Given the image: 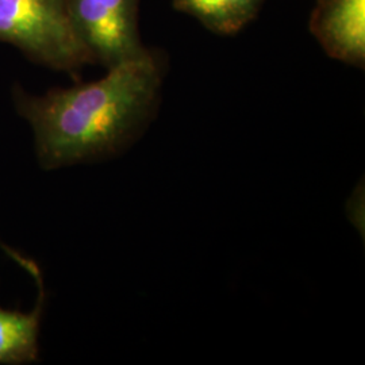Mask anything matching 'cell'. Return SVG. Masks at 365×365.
Listing matches in <instances>:
<instances>
[{"label": "cell", "mask_w": 365, "mask_h": 365, "mask_svg": "<svg viewBox=\"0 0 365 365\" xmlns=\"http://www.w3.org/2000/svg\"><path fill=\"white\" fill-rule=\"evenodd\" d=\"M11 255L36 279L38 298L30 313L0 307V364H27L38 359L39 324L46 295L37 264L14 252Z\"/></svg>", "instance_id": "obj_5"}, {"label": "cell", "mask_w": 365, "mask_h": 365, "mask_svg": "<svg viewBox=\"0 0 365 365\" xmlns=\"http://www.w3.org/2000/svg\"><path fill=\"white\" fill-rule=\"evenodd\" d=\"M165 66L144 52L107 68L102 78L42 96L16 91L18 111L31 125L43 170L122 155L156 117Z\"/></svg>", "instance_id": "obj_1"}, {"label": "cell", "mask_w": 365, "mask_h": 365, "mask_svg": "<svg viewBox=\"0 0 365 365\" xmlns=\"http://www.w3.org/2000/svg\"><path fill=\"white\" fill-rule=\"evenodd\" d=\"M310 27L330 57L364 66L365 0H318Z\"/></svg>", "instance_id": "obj_4"}, {"label": "cell", "mask_w": 365, "mask_h": 365, "mask_svg": "<svg viewBox=\"0 0 365 365\" xmlns=\"http://www.w3.org/2000/svg\"><path fill=\"white\" fill-rule=\"evenodd\" d=\"M78 38L96 63L117 66L144 52L137 0H68Z\"/></svg>", "instance_id": "obj_3"}, {"label": "cell", "mask_w": 365, "mask_h": 365, "mask_svg": "<svg viewBox=\"0 0 365 365\" xmlns=\"http://www.w3.org/2000/svg\"><path fill=\"white\" fill-rule=\"evenodd\" d=\"M0 39L53 69L95 63L73 27L68 0H0Z\"/></svg>", "instance_id": "obj_2"}, {"label": "cell", "mask_w": 365, "mask_h": 365, "mask_svg": "<svg viewBox=\"0 0 365 365\" xmlns=\"http://www.w3.org/2000/svg\"><path fill=\"white\" fill-rule=\"evenodd\" d=\"M264 0H173L176 10L192 15L218 34H235L259 13Z\"/></svg>", "instance_id": "obj_6"}]
</instances>
